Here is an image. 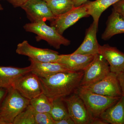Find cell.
Listing matches in <instances>:
<instances>
[{
  "label": "cell",
  "mask_w": 124,
  "mask_h": 124,
  "mask_svg": "<svg viewBox=\"0 0 124 124\" xmlns=\"http://www.w3.org/2000/svg\"><path fill=\"white\" fill-rule=\"evenodd\" d=\"M84 71L80 84V87L82 88H86L94 84L111 72L108 63L99 54L94 55L93 59Z\"/></svg>",
  "instance_id": "5"
},
{
  "label": "cell",
  "mask_w": 124,
  "mask_h": 124,
  "mask_svg": "<svg viewBox=\"0 0 124 124\" xmlns=\"http://www.w3.org/2000/svg\"><path fill=\"white\" fill-rule=\"evenodd\" d=\"M94 55H85L73 53L59 55L57 62L65 66L70 71H84L93 59Z\"/></svg>",
  "instance_id": "13"
},
{
  "label": "cell",
  "mask_w": 124,
  "mask_h": 124,
  "mask_svg": "<svg viewBox=\"0 0 124 124\" xmlns=\"http://www.w3.org/2000/svg\"><path fill=\"white\" fill-rule=\"evenodd\" d=\"M35 113L33 108L29 104L15 117L13 124H36Z\"/></svg>",
  "instance_id": "23"
},
{
  "label": "cell",
  "mask_w": 124,
  "mask_h": 124,
  "mask_svg": "<svg viewBox=\"0 0 124 124\" xmlns=\"http://www.w3.org/2000/svg\"><path fill=\"white\" fill-rule=\"evenodd\" d=\"M6 0L13 5L15 8L21 7L28 0Z\"/></svg>",
  "instance_id": "26"
},
{
  "label": "cell",
  "mask_w": 124,
  "mask_h": 124,
  "mask_svg": "<svg viewBox=\"0 0 124 124\" xmlns=\"http://www.w3.org/2000/svg\"><path fill=\"white\" fill-rule=\"evenodd\" d=\"M100 117L108 124H124V97L103 112Z\"/></svg>",
  "instance_id": "17"
},
{
  "label": "cell",
  "mask_w": 124,
  "mask_h": 124,
  "mask_svg": "<svg viewBox=\"0 0 124 124\" xmlns=\"http://www.w3.org/2000/svg\"><path fill=\"white\" fill-rule=\"evenodd\" d=\"M117 76L121 89L122 95L124 97V72L117 74Z\"/></svg>",
  "instance_id": "27"
},
{
  "label": "cell",
  "mask_w": 124,
  "mask_h": 124,
  "mask_svg": "<svg viewBox=\"0 0 124 124\" xmlns=\"http://www.w3.org/2000/svg\"><path fill=\"white\" fill-rule=\"evenodd\" d=\"M54 124H75L70 117H66L59 121H55Z\"/></svg>",
  "instance_id": "28"
},
{
  "label": "cell",
  "mask_w": 124,
  "mask_h": 124,
  "mask_svg": "<svg viewBox=\"0 0 124 124\" xmlns=\"http://www.w3.org/2000/svg\"><path fill=\"white\" fill-rule=\"evenodd\" d=\"M30 104L36 112L50 113L52 107V101L42 93L30 100Z\"/></svg>",
  "instance_id": "21"
},
{
  "label": "cell",
  "mask_w": 124,
  "mask_h": 124,
  "mask_svg": "<svg viewBox=\"0 0 124 124\" xmlns=\"http://www.w3.org/2000/svg\"><path fill=\"white\" fill-rule=\"evenodd\" d=\"M3 10V7H2V5L0 4V11H1V10Z\"/></svg>",
  "instance_id": "32"
},
{
  "label": "cell",
  "mask_w": 124,
  "mask_h": 124,
  "mask_svg": "<svg viewBox=\"0 0 124 124\" xmlns=\"http://www.w3.org/2000/svg\"><path fill=\"white\" fill-rule=\"evenodd\" d=\"M31 22H50L56 16L53 13L47 2L42 0H28L21 7Z\"/></svg>",
  "instance_id": "10"
},
{
  "label": "cell",
  "mask_w": 124,
  "mask_h": 124,
  "mask_svg": "<svg viewBox=\"0 0 124 124\" xmlns=\"http://www.w3.org/2000/svg\"><path fill=\"white\" fill-rule=\"evenodd\" d=\"M31 72L30 66L22 68L0 66V88H11L18 78Z\"/></svg>",
  "instance_id": "16"
},
{
  "label": "cell",
  "mask_w": 124,
  "mask_h": 124,
  "mask_svg": "<svg viewBox=\"0 0 124 124\" xmlns=\"http://www.w3.org/2000/svg\"><path fill=\"white\" fill-rule=\"evenodd\" d=\"M88 0H72L75 7H78L84 4Z\"/></svg>",
  "instance_id": "31"
},
{
  "label": "cell",
  "mask_w": 124,
  "mask_h": 124,
  "mask_svg": "<svg viewBox=\"0 0 124 124\" xmlns=\"http://www.w3.org/2000/svg\"><path fill=\"white\" fill-rule=\"evenodd\" d=\"M120 0H96L85 2L89 15H91L93 22L98 24L102 14L111 6Z\"/></svg>",
  "instance_id": "19"
},
{
  "label": "cell",
  "mask_w": 124,
  "mask_h": 124,
  "mask_svg": "<svg viewBox=\"0 0 124 124\" xmlns=\"http://www.w3.org/2000/svg\"><path fill=\"white\" fill-rule=\"evenodd\" d=\"M30 104V100L12 88L8 90L0 107V120L2 124H13L15 117Z\"/></svg>",
  "instance_id": "2"
},
{
  "label": "cell",
  "mask_w": 124,
  "mask_h": 124,
  "mask_svg": "<svg viewBox=\"0 0 124 124\" xmlns=\"http://www.w3.org/2000/svg\"><path fill=\"white\" fill-rule=\"evenodd\" d=\"M98 54L108 63L111 72L119 74L124 72V53L108 45H100Z\"/></svg>",
  "instance_id": "12"
},
{
  "label": "cell",
  "mask_w": 124,
  "mask_h": 124,
  "mask_svg": "<svg viewBox=\"0 0 124 124\" xmlns=\"http://www.w3.org/2000/svg\"><path fill=\"white\" fill-rule=\"evenodd\" d=\"M84 88L93 93L104 96L112 97H121L122 96L117 75L111 72L100 81Z\"/></svg>",
  "instance_id": "11"
},
{
  "label": "cell",
  "mask_w": 124,
  "mask_h": 124,
  "mask_svg": "<svg viewBox=\"0 0 124 124\" xmlns=\"http://www.w3.org/2000/svg\"><path fill=\"white\" fill-rule=\"evenodd\" d=\"M89 16L85 3L79 6L73 7L69 11L56 16L51 21L50 26L62 35L65 30L75 24L80 19Z\"/></svg>",
  "instance_id": "7"
},
{
  "label": "cell",
  "mask_w": 124,
  "mask_h": 124,
  "mask_svg": "<svg viewBox=\"0 0 124 124\" xmlns=\"http://www.w3.org/2000/svg\"><path fill=\"white\" fill-rule=\"evenodd\" d=\"M31 72L39 78H46L62 72L72 71L64 65L57 62H36L29 59Z\"/></svg>",
  "instance_id": "14"
},
{
  "label": "cell",
  "mask_w": 124,
  "mask_h": 124,
  "mask_svg": "<svg viewBox=\"0 0 124 124\" xmlns=\"http://www.w3.org/2000/svg\"><path fill=\"white\" fill-rule=\"evenodd\" d=\"M49 113L55 121L70 117L63 98H58L52 100V107Z\"/></svg>",
  "instance_id": "20"
},
{
  "label": "cell",
  "mask_w": 124,
  "mask_h": 124,
  "mask_svg": "<svg viewBox=\"0 0 124 124\" xmlns=\"http://www.w3.org/2000/svg\"><path fill=\"white\" fill-rule=\"evenodd\" d=\"M98 25V24L93 22L86 31L84 41L73 53L92 55L98 54L100 45L97 37Z\"/></svg>",
  "instance_id": "15"
},
{
  "label": "cell",
  "mask_w": 124,
  "mask_h": 124,
  "mask_svg": "<svg viewBox=\"0 0 124 124\" xmlns=\"http://www.w3.org/2000/svg\"><path fill=\"white\" fill-rule=\"evenodd\" d=\"M70 117L75 124H91L93 119L77 93L63 98Z\"/></svg>",
  "instance_id": "6"
},
{
  "label": "cell",
  "mask_w": 124,
  "mask_h": 124,
  "mask_svg": "<svg viewBox=\"0 0 124 124\" xmlns=\"http://www.w3.org/2000/svg\"><path fill=\"white\" fill-rule=\"evenodd\" d=\"M106 121L102 119L100 117H97L93 119L91 124H107Z\"/></svg>",
  "instance_id": "30"
},
{
  "label": "cell",
  "mask_w": 124,
  "mask_h": 124,
  "mask_svg": "<svg viewBox=\"0 0 124 124\" xmlns=\"http://www.w3.org/2000/svg\"><path fill=\"white\" fill-rule=\"evenodd\" d=\"M46 2L55 16L65 13L75 7L72 0H50Z\"/></svg>",
  "instance_id": "22"
},
{
  "label": "cell",
  "mask_w": 124,
  "mask_h": 124,
  "mask_svg": "<svg viewBox=\"0 0 124 124\" xmlns=\"http://www.w3.org/2000/svg\"><path fill=\"white\" fill-rule=\"evenodd\" d=\"M12 88L30 100L42 93L39 77L31 72L18 78Z\"/></svg>",
  "instance_id": "8"
},
{
  "label": "cell",
  "mask_w": 124,
  "mask_h": 124,
  "mask_svg": "<svg viewBox=\"0 0 124 124\" xmlns=\"http://www.w3.org/2000/svg\"><path fill=\"white\" fill-rule=\"evenodd\" d=\"M36 124H54L55 121L49 113H35Z\"/></svg>",
  "instance_id": "24"
},
{
  "label": "cell",
  "mask_w": 124,
  "mask_h": 124,
  "mask_svg": "<svg viewBox=\"0 0 124 124\" xmlns=\"http://www.w3.org/2000/svg\"><path fill=\"white\" fill-rule=\"evenodd\" d=\"M84 71L58 72L46 78H39L42 93L51 101L76 93L80 87Z\"/></svg>",
  "instance_id": "1"
},
{
  "label": "cell",
  "mask_w": 124,
  "mask_h": 124,
  "mask_svg": "<svg viewBox=\"0 0 124 124\" xmlns=\"http://www.w3.org/2000/svg\"><path fill=\"white\" fill-rule=\"evenodd\" d=\"M76 93L83 100L93 119L100 117L103 112L115 104L120 98L104 96L81 87Z\"/></svg>",
  "instance_id": "3"
},
{
  "label": "cell",
  "mask_w": 124,
  "mask_h": 124,
  "mask_svg": "<svg viewBox=\"0 0 124 124\" xmlns=\"http://www.w3.org/2000/svg\"><path fill=\"white\" fill-rule=\"evenodd\" d=\"M0 124H2V122L0 120Z\"/></svg>",
  "instance_id": "34"
},
{
  "label": "cell",
  "mask_w": 124,
  "mask_h": 124,
  "mask_svg": "<svg viewBox=\"0 0 124 124\" xmlns=\"http://www.w3.org/2000/svg\"><path fill=\"white\" fill-rule=\"evenodd\" d=\"M43 0L44 1H46V2H48L50 0Z\"/></svg>",
  "instance_id": "33"
},
{
  "label": "cell",
  "mask_w": 124,
  "mask_h": 124,
  "mask_svg": "<svg viewBox=\"0 0 124 124\" xmlns=\"http://www.w3.org/2000/svg\"><path fill=\"white\" fill-rule=\"evenodd\" d=\"M23 28L27 32L35 33L37 41L44 40L50 45L56 49L60 48L62 45L68 46L71 42L58 33L54 27L49 26L44 21L26 23Z\"/></svg>",
  "instance_id": "4"
},
{
  "label": "cell",
  "mask_w": 124,
  "mask_h": 124,
  "mask_svg": "<svg viewBox=\"0 0 124 124\" xmlns=\"http://www.w3.org/2000/svg\"><path fill=\"white\" fill-rule=\"evenodd\" d=\"M114 11L124 19V0H120L112 5Z\"/></svg>",
  "instance_id": "25"
},
{
  "label": "cell",
  "mask_w": 124,
  "mask_h": 124,
  "mask_svg": "<svg viewBox=\"0 0 124 124\" xmlns=\"http://www.w3.org/2000/svg\"><path fill=\"white\" fill-rule=\"evenodd\" d=\"M106 27L102 35V39L107 40L113 36L124 33V19L112 9L106 23Z\"/></svg>",
  "instance_id": "18"
},
{
  "label": "cell",
  "mask_w": 124,
  "mask_h": 124,
  "mask_svg": "<svg viewBox=\"0 0 124 124\" xmlns=\"http://www.w3.org/2000/svg\"><path fill=\"white\" fill-rule=\"evenodd\" d=\"M16 51L18 54L28 56L30 59L40 62H57L59 55L54 50L32 46L27 40L19 44Z\"/></svg>",
  "instance_id": "9"
},
{
  "label": "cell",
  "mask_w": 124,
  "mask_h": 124,
  "mask_svg": "<svg viewBox=\"0 0 124 124\" xmlns=\"http://www.w3.org/2000/svg\"><path fill=\"white\" fill-rule=\"evenodd\" d=\"M8 89L0 88V107L8 91Z\"/></svg>",
  "instance_id": "29"
}]
</instances>
